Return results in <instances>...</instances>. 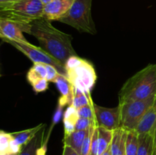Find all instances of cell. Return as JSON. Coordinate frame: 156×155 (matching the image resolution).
Here are the masks:
<instances>
[{
    "mask_svg": "<svg viewBox=\"0 0 156 155\" xmlns=\"http://www.w3.org/2000/svg\"><path fill=\"white\" fill-rule=\"evenodd\" d=\"M30 34L37 40L41 49L64 66L70 56H76L72 44L73 36L56 29L46 18H41L32 21Z\"/></svg>",
    "mask_w": 156,
    "mask_h": 155,
    "instance_id": "cell-1",
    "label": "cell"
},
{
    "mask_svg": "<svg viewBox=\"0 0 156 155\" xmlns=\"http://www.w3.org/2000/svg\"><path fill=\"white\" fill-rule=\"evenodd\" d=\"M156 94V64L129 78L119 92V104L142 100Z\"/></svg>",
    "mask_w": 156,
    "mask_h": 155,
    "instance_id": "cell-2",
    "label": "cell"
},
{
    "mask_svg": "<svg viewBox=\"0 0 156 155\" xmlns=\"http://www.w3.org/2000/svg\"><path fill=\"white\" fill-rule=\"evenodd\" d=\"M65 68L69 81L82 92L91 94L97 81V74L93 65L76 55L69 58Z\"/></svg>",
    "mask_w": 156,
    "mask_h": 155,
    "instance_id": "cell-3",
    "label": "cell"
},
{
    "mask_svg": "<svg viewBox=\"0 0 156 155\" xmlns=\"http://www.w3.org/2000/svg\"><path fill=\"white\" fill-rule=\"evenodd\" d=\"M44 5L40 0H19L0 6V19H8L30 25L43 18Z\"/></svg>",
    "mask_w": 156,
    "mask_h": 155,
    "instance_id": "cell-4",
    "label": "cell"
},
{
    "mask_svg": "<svg viewBox=\"0 0 156 155\" xmlns=\"http://www.w3.org/2000/svg\"><path fill=\"white\" fill-rule=\"evenodd\" d=\"M92 0H74L69 12L58 21L74 27L79 32L95 34V25L91 17Z\"/></svg>",
    "mask_w": 156,
    "mask_h": 155,
    "instance_id": "cell-5",
    "label": "cell"
},
{
    "mask_svg": "<svg viewBox=\"0 0 156 155\" xmlns=\"http://www.w3.org/2000/svg\"><path fill=\"white\" fill-rule=\"evenodd\" d=\"M156 94L142 100L119 104L120 112V128L127 131H135L143 115L154 104Z\"/></svg>",
    "mask_w": 156,
    "mask_h": 155,
    "instance_id": "cell-6",
    "label": "cell"
},
{
    "mask_svg": "<svg viewBox=\"0 0 156 155\" xmlns=\"http://www.w3.org/2000/svg\"><path fill=\"white\" fill-rule=\"evenodd\" d=\"M13 46L14 47L27 56L34 63H43L44 65H50L56 68L58 72L66 77V71L64 65L54 57L44 51L41 47L36 46L28 42H18L14 40H3Z\"/></svg>",
    "mask_w": 156,
    "mask_h": 155,
    "instance_id": "cell-7",
    "label": "cell"
},
{
    "mask_svg": "<svg viewBox=\"0 0 156 155\" xmlns=\"http://www.w3.org/2000/svg\"><path fill=\"white\" fill-rule=\"evenodd\" d=\"M94 120L97 126L103 127L110 131H114L120 128V107L107 108L94 103Z\"/></svg>",
    "mask_w": 156,
    "mask_h": 155,
    "instance_id": "cell-8",
    "label": "cell"
},
{
    "mask_svg": "<svg viewBox=\"0 0 156 155\" xmlns=\"http://www.w3.org/2000/svg\"><path fill=\"white\" fill-rule=\"evenodd\" d=\"M30 25L24 24L8 19L0 20V39L3 40H14L27 42L23 33L30 34Z\"/></svg>",
    "mask_w": 156,
    "mask_h": 155,
    "instance_id": "cell-9",
    "label": "cell"
},
{
    "mask_svg": "<svg viewBox=\"0 0 156 155\" xmlns=\"http://www.w3.org/2000/svg\"><path fill=\"white\" fill-rule=\"evenodd\" d=\"M74 0H53L44 5L43 18L49 21H58L71 8Z\"/></svg>",
    "mask_w": 156,
    "mask_h": 155,
    "instance_id": "cell-10",
    "label": "cell"
},
{
    "mask_svg": "<svg viewBox=\"0 0 156 155\" xmlns=\"http://www.w3.org/2000/svg\"><path fill=\"white\" fill-rule=\"evenodd\" d=\"M44 129L42 128L30 141L21 148L18 155H45L47 152V140L44 141Z\"/></svg>",
    "mask_w": 156,
    "mask_h": 155,
    "instance_id": "cell-11",
    "label": "cell"
},
{
    "mask_svg": "<svg viewBox=\"0 0 156 155\" xmlns=\"http://www.w3.org/2000/svg\"><path fill=\"white\" fill-rule=\"evenodd\" d=\"M56 87L61 94V97L59 98L58 103L62 106L66 105L71 106L73 102V94H74V86L69 81L66 76L59 74L56 80L55 81Z\"/></svg>",
    "mask_w": 156,
    "mask_h": 155,
    "instance_id": "cell-12",
    "label": "cell"
},
{
    "mask_svg": "<svg viewBox=\"0 0 156 155\" xmlns=\"http://www.w3.org/2000/svg\"><path fill=\"white\" fill-rule=\"evenodd\" d=\"M127 131L119 128L113 132L111 144V155H126V140Z\"/></svg>",
    "mask_w": 156,
    "mask_h": 155,
    "instance_id": "cell-13",
    "label": "cell"
},
{
    "mask_svg": "<svg viewBox=\"0 0 156 155\" xmlns=\"http://www.w3.org/2000/svg\"><path fill=\"white\" fill-rule=\"evenodd\" d=\"M87 131H88V129L81 131L76 130L72 132L70 135L64 136V145L72 147L81 155L82 144H83L84 139H85V135H86Z\"/></svg>",
    "mask_w": 156,
    "mask_h": 155,
    "instance_id": "cell-14",
    "label": "cell"
},
{
    "mask_svg": "<svg viewBox=\"0 0 156 155\" xmlns=\"http://www.w3.org/2000/svg\"><path fill=\"white\" fill-rule=\"evenodd\" d=\"M44 126H45L44 124H40L35 127L31 128V129H26V130L21 131V132H12V135L14 140L21 147H23V146H24L28 141H30Z\"/></svg>",
    "mask_w": 156,
    "mask_h": 155,
    "instance_id": "cell-15",
    "label": "cell"
},
{
    "mask_svg": "<svg viewBox=\"0 0 156 155\" xmlns=\"http://www.w3.org/2000/svg\"><path fill=\"white\" fill-rule=\"evenodd\" d=\"M79 118V116L78 115L77 109L73 106H68L63 116L64 131H65L64 136L70 135L72 132L76 131L75 126H76V123Z\"/></svg>",
    "mask_w": 156,
    "mask_h": 155,
    "instance_id": "cell-16",
    "label": "cell"
},
{
    "mask_svg": "<svg viewBox=\"0 0 156 155\" xmlns=\"http://www.w3.org/2000/svg\"><path fill=\"white\" fill-rule=\"evenodd\" d=\"M139 136V147L137 155H152L154 140L152 133L142 134Z\"/></svg>",
    "mask_w": 156,
    "mask_h": 155,
    "instance_id": "cell-17",
    "label": "cell"
},
{
    "mask_svg": "<svg viewBox=\"0 0 156 155\" xmlns=\"http://www.w3.org/2000/svg\"><path fill=\"white\" fill-rule=\"evenodd\" d=\"M98 155H101L111 146L113 138V132L103 127L98 126Z\"/></svg>",
    "mask_w": 156,
    "mask_h": 155,
    "instance_id": "cell-18",
    "label": "cell"
},
{
    "mask_svg": "<svg viewBox=\"0 0 156 155\" xmlns=\"http://www.w3.org/2000/svg\"><path fill=\"white\" fill-rule=\"evenodd\" d=\"M47 70L43 63H34V65L29 69L27 74V80L31 85L41 79L46 78Z\"/></svg>",
    "mask_w": 156,
    "mask_h": 155,
    "instance_id": "cell-19",
    "label": "cell"
},
{
    "mask_svg": "<svg viewBox=\"0 0 156 155\" xmlns=\"http://www.w3.org/2000/svg\"><path fill=\"white\" fill-rule=\"evenodd\" d=\"M139 136L135 131L127 132L126 140V155H137Z\"/></svg>",
    "mask_w": 156,
    "mask_h": 155,
    "instance_id": "cell-20",
    "label": "cell"
},
{
    "mask_svg": "<svg viewBox=\"0 0 156 155\" xmlns=\"http://www.w3.org/2000/svg\"><path fill=\"white\" fill-rule=\"evenodd\" d=\"M91 101L92 100H91V94H85L74 87V94H73L72 106L78 109L85 105H88Z\"/></svg>",
    "mask_w": 156,
    "mask_h": 155,
    "instance_id": "cell-21",
    "label": "cell"
},
{
    "mask_svg": "<svg viewBox=\"0 0 156 155\" xmlns=\"http://www.w3.org/2000/svg\"><path fill=\"white\" fill-rule=\"evenodd\" d=\"M13 137L12 133L0 130V155L12 153V143Z\"/></svg>",
    "mask_w": 156,
    "mask_h": 155,
    "instance_id": "cell-22",
    "label": "cell"
},
{
    "mask_svg": "<svg viewBox=\"0 0 156 155\" xmlns=\"http://www.w3.org/2000/svg\"><path fill=\"white\" fill-rule=\"evenodd\" d=\"M96 127H97V125L94 124L88 129V131H87L86 135H85V139H84L83 144H82L81 155L89 154L90 147H91V140H92L93 134H94V131Z\"/></svg>",
    "mask_w": 156,
    "mask_h": 155,
    "instance_id": "cell-23",
    "label": "cell"
},
{
    "mask_svg": "<svg viewBox=\"0 0 156 155\" xmlns=\"http://www.w3.org/2000/svg\"><path fill=\"white\" fill-rule=\"evenodd\" d=\"M78 115L79 118H85L94 119V103L91 101L88 105L82 106L77 109Z\"/></svg>",
    "mask_w": 156,
    "mask_h": 155,
    "instance_id": "cell-24",
    "label": "cell"
},
{
    "mask_svg": "<svg viewBox=\"0 0 156 155\" xmlns=\"http://www.w3.org/2000/svg\"><path fill=\"white\" fill-rule=\"evenodd\" d=\"M96 124L95 120L91 119L85 118H79L75 126V129L77 131L87 130L89 129L92 125Z\"/></svg>",
    "mask_w": 156,
    "mask_h": 155,
    "instance_id": "cell-25",
    "label": "cell"
},
{
    "mask_svg": "<svg viewBox=\"0 0 156 155\" xmlns=\"http://www.w3.org/2000/svg\"><path fill=\"white\" fill-rule=\"evenodd\" d=\"M88 155H98V126L94 131L92 140H91V147H90L89 154Z\"/></svg>",
    "mask_w": 156,
    "mask_h": 155,
    "instance_id": "cell-26",
    "label": "cell"
},
{
    "mask_svg": "<svg viewBox=\"0 0 156 155\" xmlns=\"http://www.w3.org/2000/svg\"><path fill=\"white\" fill-rule=\"evenodd\" d=\"M31 86L33 88V90L34 91V92L37 93V94L44 92V91H46L48 89L49 81L46 78H43L37 81L36 83H34Z\"/></svg>",
    "mask_w": 156,
    "mask_h": 155,
    "instance_id": "cell-27",
    "label": "cell"
},
{
    "mask_svg": "<svg viewBox=\"0 0 156 155\" xmlns=\"http://www.w3.org/2000/svg\"><path fill=\"white\" fill-rule=\"evenodd\" d=\"M46 70H47V76H46V79L49 82H55L58 76L59 75V73L56 70V68L50 65H45Z\"/></svg>",
    "mask_w": 156,
    "mask_h": 155,
    "instance_id": "cell-28",
    "label": "cell"
},
{
    "mask_svg": "<svg viewBox=\"0 0 156 155\" xmlns=\"http://www.w3.org/2000/svg\"><path fill=\"white\" fill-rule=\"evenodd\" d=\"M63 107H64L63 106H62L61 104L58 103L57 108H56V111H55L54 115H53V122H52L51 128H50V130H49V135H50V132H51V130L52 129H53V126H54V125H56L61 119V116H62V109H63Z\"/></svg>",
    "mask_w": 156,
    "mask_h": 155,
    "instance_id": "cell-29",
    "label": "cell"
},
{
    "mask_svg": "<svg viewBox=\"0 0 156 155\" xmlns=\"http://www.w3.org/2000/svg\"><path fill=\"white\" fill-rule=\"evenodd\" d=\"M62 155H80L79 153L76 151L74 149L69 146L64 145L63 151H62Z\"/></svg>",
    "mask_w": 156,
    "mask_h": 155,
    "instance_id": "cell-30",
    "label": "cell"
},
{
    "mask_svg": "<svg viewBox=\"0 0 156 155\" xmlns=\"http://www.w3.org/2000/svg\"><path fill=\"white\" fill-rule=\"evenodd\" d=\"M17 1H19V0H0V6H3V5H5L11 4V3H13Z\"/></svg>",
    "mask_w": 156,
    "mask_h": 155,
    "instance_id": "cell-31",
    "label": "cell"
},
{
    "mask_svg": "<svg viewBox=\"0 0 156 155\" xmlns=\"http://www.w3.org/2000/svg\"><path fill=\"white\" fill-rule=\"evenodd\" d=\"M152 135H153V140H154V150H156V125L154 128V130L152 132Z\"/></svg>",
    "mask_w": 156,
    "mask_h": 155,
    "instance_id": "cell-32",
    "label": "cell"
},
{
    "mask_svg": "<svg viewBox=\"0 0 156 155\" xmlns=\"http://www.w3.org/2000/svg\"><path fill=\"white\" fill-rule=\"evenodd\" d=\"M101 155H111V146L102 153Z\"/></svg>",
    "mask_w": 156,
    "mask_h": 155,
    "instance_id": "cell-33",
    "label": "cell"
},
{
    "mask_svg": "<svg viewBox=\"0 0 156 155\" xmlns=\"http://www.w3.org/2000/svg\"><path fill=\"white\" fill-rule=\"evenodd\" d=\"M40 1H41L44 5H46V4H47V3L53 1V0H40Z\"/></svg>",
    "mask_w": 156,
    "mask_h": 155,
    "instance_id": "cell-34",
    "label": "cell"
},
{
    "mask_svg": "<svg viewBox=\"0 0 156 155\" xmlns=\"http://www.w3.org/2000/svg\"><path fill=\"white\" fill-rule=\"evenodd\" d=\"M5 155H18V153H7V154H5Z\"/></svg>",
    "mask_w": 156,
    "mask_h": 155,
    "instance_id": "cell-35",
    "label": "cell"
},
{
    "mask_svg": "<svg viewBox=\"0 0 156 155\" xmlns=\"http://www.w3.org/2000/svg\"><path fill=\"white\" fill-rule=\"evenodd\" d=\"M152 155H156V150H153V153H152Z\"/></svg>",
    "mask_w": 156,
    "mask_h": 155,
    "instance_id": "cell-36",
    "label": "cell"
},
{
    "mask_svg": "<svg viewBox=\"0 0 156 155\" xmlns=\"http://www.w3.org/2000/svg\"><path fill=\"white\" fill-rule=\"evenodd\" d=\"M0 77H1V74H0Z\"/></svg>",
    "mask_w": 156,
    "mask_h": 155,
    "instance_id": "cell-37",
    "label": "cell"
},
{
    "mask_svg": "<svg viewBox=\"0 0 156 155\" xmlns=\"http://www.w3.org/2000/svg\"><path fill=\"white\" fill-rule=\"evenodd\" d=\"M0 20H1V19H0Z\"/></svg>",
    "mask_w": 156,
    "mask_h": 155,
    "instance_id": "cell-38",
    "label": "cell"
}]
</instances>
